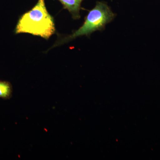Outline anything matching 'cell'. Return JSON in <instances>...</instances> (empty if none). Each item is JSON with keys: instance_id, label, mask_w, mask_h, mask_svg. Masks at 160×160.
Masks as SVG:
<instances>
[{"instance_id": "cell-1", "label": "cell", "mask_w": 160, "mask_h": 160, "mask_svg": "<svg viewBox=\"0 0 160 160\" xmlns=\"http://www.w3.org/2000/svg\"><path fill=\"white\" fill-rule=\"evenodd\" d=\"M55 31L54 18L47 10L45 0H38L30 10L20 16L14 33H28L48 40Z\"/></svg>"}, {"instance_id": "cell-2", "label": "cell", "mask_w": 160, "mask_h": 160, "mask_svg": "<svg viewBox=\"0 0 160 160\" xmlns=\"http://www.w3.org/2000/svg\"><path fill=\"white\" fill-rule=\"evenodd\" d=\"M117 14L114 13L107 3L97 2L93 9L89 10L84 19L82 25L71 34L58 36L53 46L47 50L62 46L73 41L77 38L85 36L89 37L95 32L104 30L106 25L112 22Z\"/></svg>"}, {"instance_id": "cell-3", "label": "cell", "mask_w": 160, "mask_h": 160, "mask_svg": "<svg viewBox=\"0 0 160 160\" xmlns=\"http://www.w3.org/2000/svg\"><path fill=\"white\" fill-rule=\"evenodd\" d=\"M62 5L63 8L67 9L71 14L73 20H79L81 18L80 10L83 0H58Z\"/></svg>"}, {"instance_id": "cell-4", "label": "cell", "mask_w": 160, "mask_h": 160, "mask_svg": "<svg viewBox=\"0 0 160 160\" xmlns=\"http://www.w3.org/2000/svg\"><path fill=\"white\" fill-rule=\"evenodd\" d=\"M13 92L12 85L7 81L0 80V98L9 100L12 98Z\"/></svg>"}]
</instances>
